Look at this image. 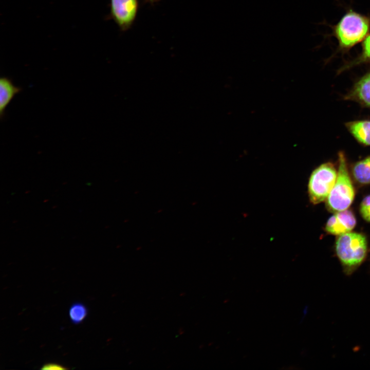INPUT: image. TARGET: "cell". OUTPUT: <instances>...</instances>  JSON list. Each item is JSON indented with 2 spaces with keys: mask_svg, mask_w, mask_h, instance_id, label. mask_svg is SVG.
I'll return each mask as SVG.
<instances>
[{
  "mask_svg": "<svg viewBox=\"0 0 370 370\" xmlns=\"http://www.w3.org/2000/svg\"><path fill=\"white\" fill-rule=\"evenodd\" d=\"M356 220L353 213L347 209L335 212L327 220L325 230L328 233L340 235L350 232L355 227Z\"/></svg>",
  "mask_w": 370,
  "mask_h": 370,
  "instance_id": "6",
  "label": "cell"
},
{
  "mask_svg": "<svg viewBox=\"0 0 370 370\" xmlns=\"http://www.w3.org/2000/svg\"><path fill=\"white\" fill-rule=\"evenodd\" d=\"M343 99L370 108V72L358 79Z\"/></svg>",
  "mask_w": 370,
  "mask_h": 370,
  "instance_id": "7",
  "label": "cell"
},
{
  "mask_svg": "<svg viewBox=\"0 0 370 370\" xmlns=\"http://www.w3.org/2000/svg\"><path fill=\"white\" fill-rule=\"evenodd\" d=\"M88 313L87 306L81 302L73 303L68 312L70 320L75 325L81 323L86 318Z\"/></svg>",
  "mask_w": 370,
  "mask_h": 370,
  "instance_id": "12",
  "label": "cell"
},
{
  "mask_svg": "<svg viewBox=\"0 0 370 370\" xmlns=\"http://www.w3.org/2000/svg\"><path fill=\"white\" fill-rule=\"evenodd\" d=\"M367 248L366 238L362 234L349 232L339 235L336 252L347 274L352 273L363 262Z\"/></svg>",
  "mask_w": 370,
  "mask_h": 370,
  "instance_id": "2",
  "label": "cell"
},
{
  "mask_svg": "<svg viewBox=\"0 0 370 370\" xmlns=\"http://www.w3.org/2000/svg\"><path fill=\"white\" fill-rule=\"evenodd\" d=\"M138 9V0H110V17L122 31L131 28Z\"/></svg>",
  "mask_w": 370,
  "mask_h": 370,
  "instance_id": "5",
  "label": "cell"
},
{
  "mask_svg": "<svg viewBox=\"0 0 370 370\" xmlns=\"http://www.w3.org/2000/svg\"><path fill=\"white\" fill-rule=\"evenodd\" d=\"M370 16L349 10L332 27V34L338 43L339 50L348 51L369 34Z\"/></svg>",
  "mask_w": 370,
  "mask_h": 370,
  "instance_id": "1",
  "label": "cell"
},
{
  "mask_svg": "<svg viewBox=\"0 0 370 370\" xmlns=\"http://www.w3.org/2000/svg\"><path fill=\"white\" fill-rule=\"evenodd\" d=\"M345 127L360 144L370 146V120L363 119L346 122Z\"/></svg>",
  "mask_w": 370,
  "mask_h": 370,
  "instance_id": "8",
  "label": "cell"
},
{
  "mask_svg": "<svg viewBox=\"0 0 370 370\" xmlns=\"http://www.w3.org/2000/svg\"><path fill=\"white\" fill-rule=\"evenodd\" d=\"M351 171L358 182L362 184H370V155L355 163Z\"/></svg>",
  "mask_w": 370,
  "mask_h": 370,
  "instance_id": "10",
  "label": "cell"
},
{
  "mask_svg": "<svg viewBox=\"0 0 370 370\" xmlns=\"http://www.w3.org/2000/svg\"><path fill=\"white\" fill-rule=\"evenodd\" d=\"M338 174L336 182L326 199L329 211L337 212L347 209L355 196L348 173L347 159L342 151L338 153Z\"/></svg>",
  "mask_w": 370,
  "mask_h": 370,
  "instance_id": "3",
  "label": "cell"
},
{
  "mask_svg": "<svg viewBox=\"0 0 370 370\" xmlns=\"http://www.w3.org/2000/svg\"><path fill=\"white\" fill-rule=\"evenodd\" d=\"M360 212L364 219L370 222V195L362 200L360 206Z\"/></svg>",
  "mask_w": 370,
  "mask_h": 370,
  "instance_id": "13",
  "label": "cell"
},
{
  "mask_svg": "<svg viewBox=\"0 0 370 370\" xmlns=\"http://www.w3.org/2000/svg\"><path fill=\"white\" fill-rule=\"evenodd\" d=\"M40 369L43 370H61L67 369H68V368H67L59 363H47L43 364L42 367Z\"/></svg>",
  "mask_w": 370,
  "mask_h": 370,
  "instance_id": "14",
  "label": "cell"
},
{
  "mask_svg": "<svg viewBox=\"0 0 370 370\" xmlns=\"http://www.w3.org/2000/svg\"><path fill=\"white\" fill-rule=\"evenodd\" d=\"M370 64V34L363 41L360 54L353 60L347 62L338 71L339 74L354 66L362 64Z\"/></svg>",
  "mask_w": 370,
  "mask_h": 370,
  "instance_id": "11",
  "label": "cell"
},
{
  "mask_svg": "<svg viewBox=\"0 0 370 370\" xmlns=\"http://www.w3.org/2000/svg\"><path fill=\"white\" fill-rule=\"evenodd\" d=\"M337 174L338 170L330 162L321 164L312 171L308 184V196L312 203L316 205L326 200Z\"/></svg>",
  "mask_w": 370,
  "mask_h": 370,
  "instance_id": "4",
  "label": "cell"
},
{
  "mask_svg": "<svg viewBox=\"0 0 370 370\" xmlns=\"http://www.w3.org/2000/svg\"><path fill=\"white\" fill-rule=\"evenodd\" d=\"M22 90L20 87L14 85L12 80L5 77L0 79V115L2 119L5 111L14 97Z\"/></svg>",
  "mask_w": 370,
  "mask_h": 370,
  "instance_id": "9",
  "label": "cell"
},
{
  "mask_svg": "<svg viewBox=\"0 0 370 370\" xmlns=\"http://www.w3.org/2000/svg\"><path fill=\"white\" fill-rule=\"evenodd\" d=\"M146 2L153 5L157 3L159 0H145Z\"/></svg>",
  "mask_w": 370,
  "mask_h": 370,
  "instance_id": "15",
  "label": "cell"
}]
</instances>
